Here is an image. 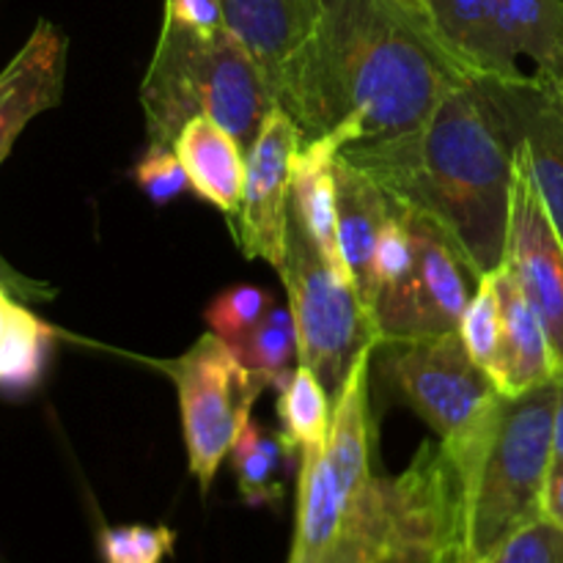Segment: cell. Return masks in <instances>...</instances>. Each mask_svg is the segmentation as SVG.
Listing matches in <instances>:
<instances>
[{
    "label": "cell",
    "mask_w": 563,
    "mask_h": 563,
    "mask_svg": "<svg viewBox=\"0 0 563 563\" xmlns=\"http://www.w3.org/2000/svg\"><path fill=\"white\" fill-rule=\"evenodd\" d=\"M69 38L49 20H38L20 53L0 71V165L14 148L16 137L44 110H53L64 97ZM0 284L25 300H42L53 289L22 278L0 258Z\"/></svg>",
    "instance_id": "cell-12"
},
{
    "label": "cell",
    "mask_w": 563,
    "mask_h": 563,
    "mask_svg": "<svg viewBox=\"0 0 563 563\" xmlns=\"http://www.w3.org/2000/svg\"><path fill=\"white\" fill-rule=\"evenodd\" d=\"M179 396L181 432L192 478L209 493L236 434L253 418V405L269 388L218 333H203L185 355L157 361Z\"/></svg>",
    "instance_id": "cell-6"
},
{
    "label": "cell",
    "mask_w": 563,
    "mask_h": 563,
    "mask_svg": "<svg viewBox=\"0 0 563 563\" xmlns=\"http://www.w3.org/2000/svg\"><path fill=\"white\" fill-rule=\"evenodd\" d=\"M335 207H339V242L350 273L352 289L361 300L363 311L372 319L374 306V247L385 220L394 212V201L385 196L383 187L350 163L346 157H335Z\"/></svg>",
    "instance_id": "cell-16"
},
{
    "label": "cell",
    "mask_w": 563,
    "mask_h": 563,
    "mask_svg": "<svg viewBox=\"0 0 563 563\" xmlns=\"http://www.w3.org/2000/svg\"><path fill=\"white\" fill-rule=\"evenodd\" d=\"M385 374L410 410L429 423L440 443L454 451L487 434L504 399L462 344L460 330L416 344L388 346Z\"/></svg>",
    "instance_id": "cell-8"
},
{
    "label": "cell",
    "mask_w": 563,
    "mask_h": 563,
    "mask_svg": "<svg viewBox=\"0 0 563 563\" xmlns=\"http://www.w3.org/2000/svg\"><path fill=\"white\" fill-rule=\"evenodd\" d=\"M399 209V207H396ZM416 242L410 269L377 291L372 330L377 346H401L460 330L462 313L478 280L429 220L401 209Z\"/></svg>",
    "instance_id": "cell-9"
},
{
    "label": "cell",
    "mask_w": 563,
    "mask_h": 563,
    "mask_svg": "<svg viewBox=\"0 0 563 563\" xmlns=\"http://www.w3.org/2000/svg\"><path fill=\"white\" fill-rule=\"evenodd\" d=\"M253 374L269 388L284 390L300 363V341L297 324L289 308L273 306L242 339L231 344Z\"/></svg>",
    "instance_id": "cell-22"
},
{
    "label": "cell",
    "mask_w": 563,
    "mask_h": 563,
    "mask_svg": "<svg viewBox=\"0 0 563 563\" xmlns=\"http://www.w3.org/2000/svg\"><path fill=\"white\" fill-rule=\"evenodd\" d=\"M102 563H165L176 548V531L168 526H104L97 537Z\"/></svg>",
    "instance_id": "cell-25"
},
{
    "label": "cell",
    "mask_w": 563,
    "mask_h": 563,
    "mask_svg": "<svg viewBox=\"0 0 563 563\" xmlns=\"http://www.w3.org/2000/svg\"><path fill=\"white\" fill-rule=\"evenodd\" d=\"M504 269L542 319L553 352L555 379H563V240L520 143H515Z\"/></svg>",
    "instance_id": "cell-10"
},
{
    "label": "cell",
    "mask_w": 563,
    "mask_h": 563,
    "mask_svg": "<svg viewBox=\"0 0 563 563\" xmlns=\"http://www.w3.org/2000/svg\"><path fill=\"white\" fill-rule=\"evenodd\" d=\"M291 456L300 454L284 432L258 427L251 418L229 451L231 471L236 476L242 500L247 506H278L284 498L280 476Z\"/></svg>",
    "instance_id": "cell-20"
},
{
    "label": "cell",
    "mask_w": 563,
    "mask_h": 563,
    "mask_svg": "<svg viewBox=\"0 0 563 563\" xmlns=\"http://www.w3.org/2000/svg\"><path fill=\"white\" fill-rule=\"evenodd\" d=\"M410 3H421V0H410Z\"/></svg>",
    "instance_id": "cell-35"
},
{
    "label": "cell",
    "mask_w": 563,
    "mask_h": 563,
    "mask_svg": "<svg viewBox=\"0 0 563 563\" xmlns=\"http://www.w3.org/2000/svg\"><path fill=\"white\" fill-rule=\"evenodd\" d=\"M412 256H416L412 231L401 209L394 207L390 218L385 220L383 231H379L377 247H374V289L379 291L385 286L396 284L410 269Z\"/></svg>",
    "instance_id": "cell-30"
},
{
    "label": "cell",
    "mask_w": 563,
    "mask_h": 563,
    "mask_svg": "<svg viewBox=\"0 0 563 563\" xmlns=\"http://www.w3.org/2000/svg\"><path fill=\"white\" fill-rule=\"evenodd\" d=\"M357 352L333 401L324 449L300 451L295 537L286 563H465L467 484L440 440L399 476L374 460L372 357Z\"/></svg>",
    "instance_id": "cell-1"
},
{
    "label": "cell",
    "mask_w": 563,
    "mask_h": 563,
    "mask_svg": "<svg viewBox=\"0 0 563 563\" xmlns=\"http://www.w3.org/2000/svg\"><path fill=\"white\" fill-rule=\"evenodd\" d=\"M515 143L531 163L533 179L563 240V82L526 71L517 80H484Z\"/></svg>",
    "instance_id": "cell-13"
},
{
    "label": "cell",
    "mask_w": 563,
    "mask_h": 563,
    "mask_svg": "<svg viewBox=\"0 0 563 563\" xmlns=\"http://www.w3.org/2000/svg\"><path fill=\"white\" fill-rule=\"evenodd\" d=\"M278 275L284 278L289 311L297 324L300 363L317 374L335 401L357 352L377 344V339L355 289L330 269L291 209Z\"/></svg>",
    "instance_id": "cell-7"
},
{
    "label": "cell",
    "mask_w": 563,
    "mask_h": 563,
    "mask_svg": "<svg viewBox=\"0 0 563 563\" xmlns=\"http://www.w3.org/2000/svg\"><path fill=\"white\" fill-rule=\"evenodd\" d=\"M465 563H482V561H465Z\"/></svg>",
    "instance_id": "cell-34"
},
{
    "label": "cell",
    "mask_w": 563,
    "mask_h": 563,
    "mask_svg": "<svg viewBox=\"0 0 563 563\" xmlns=\"http://www.w3.org/2000/svg\"><path fill=\"white\" fill-rule=\"evenodd\" d=\"M141 104L148 146H174L187 121L209 115L247 152L278 102L264 69L229 27L198 31L163 20Z\"/></svg>",
    "instance_id": "cell-4"
},
{
    "label": "cell",
    "mask_w": 563,
    "mask_h": 563,
    "mask_svg": "<svg viewBox=\"0 0 563 563\" xmlns=\"http://www.w3.org/2000/svg\"><path fill=\"white\" fill-rule=\"evenodd\" d=\"M196 196L218 207L229 220L236 218L245 196L247 152L234 135L209 115H196L174 141Z\"/></svg>",
    "instance_id": "cell-18"
},
{
    "label": "cell",
    "mask_w": 563,
    "mask_h": 563,
    "mask_svg": "<svg viewBox=\"0 0 563 563\" xmlns=\"http://www.w3.org/2000/svg\"><path fill=\"white\" fill-rule=\"evenodd\" d=\"M500 339L487 374L500 396L517 399L555 379L553 352L542 319L504 267L498 269Z\"/></svg>",
    "instance_id": "cell-15"
},
{
    "label": "cell",
    "mask_w": 563,
    "mask_h": 563,
    "mask_svg": "<svg viewBox=\"0 0 563 563\" xmlns=\"http://www.w3.org/2000/svg\"><path fill=\"white\" fill-rule=\"evenodd\" d=\"M517 55L531 60V75L563 82V0H498Z\"/></svg>",
    "instance_id": "cell-21"
},
{
    "label": "cell",
    "mask_w": 563,
    "mask_h": 563,
    "mask_svg": "<svg viewBox=\"0 0 563 563\" xmlns=\"http://www.w3.org/2000/svg\"><path fill=\"white\" fill-rule=\"evenodd\" d=\"M275 306V297L267 289L253 284H236L231 289L220 291L203 311L209 330L234 344L236 339L247 333L269 308Z\"/></svg>",
    "instance_id": "cell-27"
},
{
    "label": "cell",
    "mask_w": 563,
    "mask_h": 563,
    "mask_svg": "<svg viewBox=\"0 0 563 563\" xmlns=\"http://www.w3.org/2000/svg\"><path fill=\"white\" fill-rule=\"evenodd\" d=\"M471 80L421 3L322 0L311 36L275 80V102L302 137L374 143L418 130Z\"/></svg>",
    "instance_id": "cell-2"
},
{
    "label": "cell",
    "mask_w": 563,
    "mask_h": 563,
    "mask_svg": "<svg viewBox=\"0 0 563 563\" xmlns=\"http://www.w3.org/2000/svg\"><path fill=\"white\" fill-rule=\"evenodd\" d=\"M53 352V328L22 306L0 352V394H27L38 385Z\"/></svg>",
    "instance_id": "cell-24"
},
{
    "label": "cell",
    "mask_w": 563,
    "mask_h": 563,
    "mask_svg": "<svg viewBox=\"0 0 563 563\" xmlns=\"http://www.w3.org/2000/svg\"><path fill=\"white\" fill-rule=\"evenodd\" d=\"M302 143L306 137L297 121L275 104L262 121L253 146L247 148L245 196L240 212L231 220L242 256L262 258L275 269L284 264L295 157Z\"/></svg>",
    "instance_id": "cell-11"
},
{
    "label": "cell",
    "mask_w": 563,
    "mask_h": 563,
    "mask_svg": "<svg viewBox=\"0 0 563 563\" xmlns=\"http://www.w3.org/2000/svg\"><path fill=\"white\" fill-rule=\"evenodd\" d=\"M229 31L251 49L275 91L280 69L322 16V0H220Z\"/></svg>",
    "instance_id": "cell-17"
},
{
    "label": "cell",
    "mask_w": 563,
    "mask_h": 563,
    "mask_svg": "<svg viewBox=\"0 0 563 563\" xmlns=\"http://www.w3.org/2000/svg\"><path fill=\"white\" fill-rule=\"evenodd\" d=\"M460 339L467 346L473 361L487 372L498 352L500 339V295H498V273L484 275L476 284L471 302L460 322Z\"/></svg>",
    "instance_id": "cell-26"
},
{
    "label": "cell",
    "mask_w": 563,
    "mask_h": 563,
    "mask_svg": "<svg viewBox=\"0 0 563 563\" xmlns=\"http://www.w3.org/2000/svg\"><path fill=\"white\" fill-rule=\"evenodd\" d=\"M344 143L333 135L302 143L295 157L291 179V214L302 225L324 262L341 280L352 286L339 242V207H335V157Z\"/></svg>",
    "instance_id": "cell-19"
},
{
    "label": "cell",
    "mask_w": 563,
    "mask_h": 563,
    "mask_svg": "<svg viewBox=\"0 0 563 563\" xmlns=\"http://www.w3.org/2000/svg\"><path fill=\"white\" fill-rule=\"evenodd\" d=\"M482 563H563V528L548 515L528 522Z\"/></svg>",
    "instance_id": "cell-29"
},
{
    "label": "cell",
    "mask_w": 563,
    "mask_h": 563,
    "mask_svg": "<svg viewBox=\"0 0 563 563\" xmlns=\"http://www.w3.org/2000/svg\"><path fill=\"white\" fill-rule=\"evenodd\" d=\"M20 311H22V302L14 300V291H11L5 284H0V352H3L11 330H14Z\"/></svg>",
    "instance_id": "cell-31"
},
{
    "label": "cell",
    "mask_w": 563,
    "mask_h": 563,
    "mask_svg": "<svg viewBox=\"0 0 563 563\" xmlns=\"http://www.w3.org/2000/svg\"><path fill=\"white\" fill-rule=\"evenodd\" d=\"M563 473V379H559V399H555L553 418V465H550V482Z\"/></svg>",
    "instance_id": "cell-32"
},
{
    "label": "cell",
    "mask_w": 563,
    "mask_h": 563,
    "mask_svg": "<svg viewBox=\"0 0 563 563\" xmlns=\"http://www.w3.org/2000/svg\"><path fill=\"white\" fill-rule=\"evenodd\" d=\"M341 157L366 170L394 207L429 220L473 278L504 267L515 137L484 80L454 88L418 130L352 143Z\"/></svg>",
    "instance_id": "cell-3"
},
{
    "label": "cell",
    "mask_w": 563,
    "mask_h": 563,
    "mask_svg": "<svg viewBox=\"0 0 563 563\" xmlns=\"http://www.w3.org/2000/svg\"><path fill=\"white\" fill-rule=\"evenodd\" d=\"M440 42L476 80H517L520 55L506 33L498 0H421Z\"/></svg>",
    "instance_id": "cell-14"
},
{
    "label": "cell",
    "mask_w": 563,
    "mask_h": 563,
    "mask_svg": "<svg viewBox=\"0 0 563 563\" xmlns=\"http://www.w3.org/2000/svg\"><path fill=\"white\" fill-rule=\"evenodd\" d=\"M544 515L563 528V473L550 482L548 498H544Z\"/></svg>",
    "instance_id": "cell-33"
},
{
    "label": "cell",
    "mask_w": 563,
    "mask_h": 563,
    "mask_svg": "<svg viewBox=\"0 0 563 563\" xmlns=\"http://www.w3.org/2000/svg\"><path fill=\"white\" fill-rule=\"evenodd\" d=\"M132 176L154 207H168L170 201L192 190L185 165H181L174 146H146L143 157L132 168Z\"/></svg>",
    "instance_id": "cell-28"
},
{
    "label": "cell",
    "mask_w": 563,
    "mask_h": 563,
    "mask_svg": "<svg viewBox=\"0 0 563 563\" xmlns=\"http://www.w3.org/2000/svg\"><path fill=\"white\" fill-rule=\"evenodd\" d=\"M278 418L280 432L289 438L297 454L328 445L330 421H333V396L324 390L317 374L302 363H297L286 388L278 390Z\"/></svg>",
    "instance_id": "cell-23"
},
{
    "label": "cell",
    "mask_w": 563,
    "mask_h": 563,
    "mask_svg": "<svg viewBox=\"0 0 563 563\" xmlns=\"http://www.w3.org/2000/svg\"><path fill=\"white\" fill-rule=\"evenodd\" d=\"M555 399L559 379L517 399H500L467 484V561H484L511 533L544 517Z\"/></svg>",
    "instance_id": "cell-5"
}]
</instances>
